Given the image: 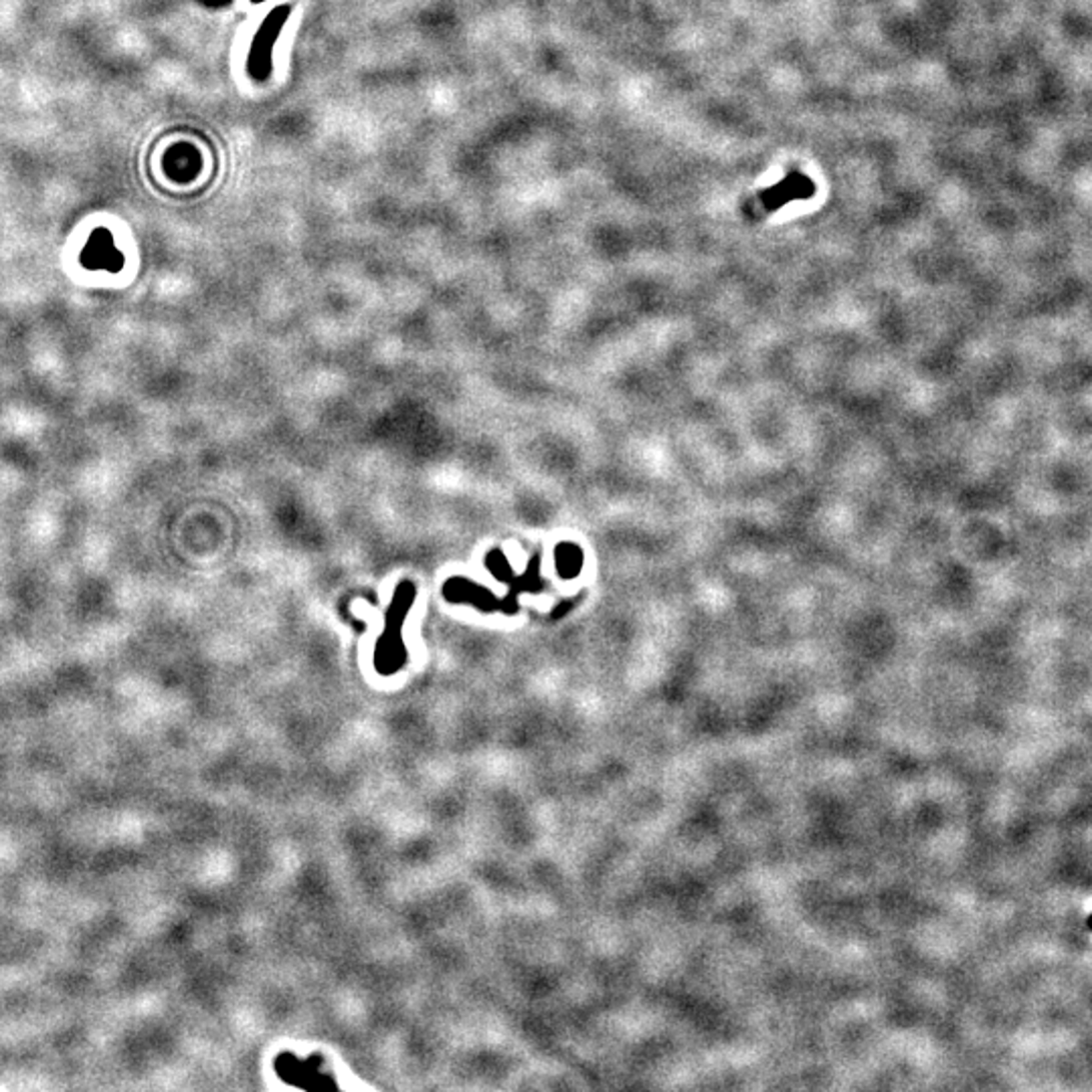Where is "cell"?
Returning a JSON list of instances; mask_svg holds the SVG:
<instances>
[{
	"label": "cell",
	"mask_w": 1092,
	"mask_h": 1092,
	"mask_svg": "<svg viewBox=\"0 0 1092 1092\" xmlns=\"http://www.w3.org/2000/svg\"><path fill=\"white\" fill-rule=\"evenodd\" d=\"M289 15H291V7L281 5V7H275L259 25L249 49V59H247V71L255 81H265L271 75L273 47Z\"/></svg>",
	"instance_id": "obj_1"
},
{
	"label": "cell",
	"mask_w": 1092,
	"mask_h": 1092,
	"mask_svg": "<svg viewBox=\"0 0 1092 1092\" xmlns=\"http://www.w3.org/2000/svg\"><path fill=\"white\" fill-rule=\"evenodd\" d=\"M812 194V182L800 174L796 176H789L785 182L777 184L773 190L765 192V201L769 207H781L785 205L789 198H800V196H808Z\"/></svg>",
	"instance_id": "obj_2"
},
{
	"label": "cell",
	"mask_w": 1092,
	"mask_h": 1092,
	"mask_svg": "<svg viewBox=\"0 0 1092 1092\" xmlns=\"http://www.w3.org/2000/svg\"><path fill=\"white\" fill-rule=\"evenodd\" d=\"M114 257H120V255L116 253V247L112 245L108 231L93 233V237H91V241H89V245L85 249V261L89 265H112ZM114 265L118 267L120 259H116Z\"/></svg>",
	"instance_id": "obj_3"
}]
</instances>
